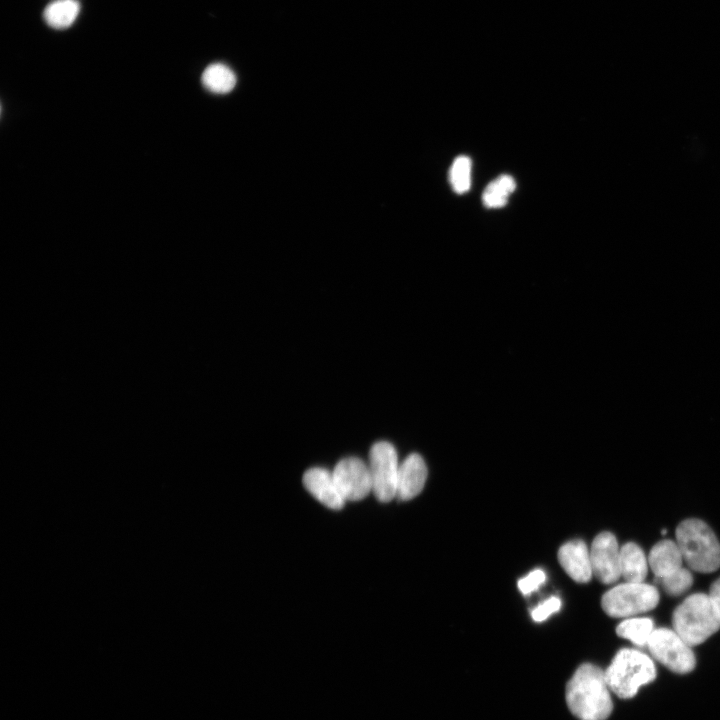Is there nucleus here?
I'll return each instance as SVG.
<instances>
[{
	"mask_svg": "<svg viewBox=\"0 0 720 720\" xmlns=\"http://www.w3.org/2000/svg\"><path fill=\"white\" fill-rule=\"evenodd\" d=\"M611 690L605 671L582 664L566 687V701L570 711L580 720H605L613 709Z\"/></svg>",
	"mask_w": 720,
	"mask_h": 720,
	"instance_id": "f257e3e1",
	"label": "nucleus"
},
{
	"mask_svg": "<svg viewBox=\"0 0 720 720\" xmlns=\"http://www.w3.org/2000/svg\"><path fill=\"white\" fill-rule=\"evenodd\" d=\"M676 543L687 565L701 573L720 567V544L711 528L699 519H686L676 529Z\"/></svg>",
	"mask_w": 720,
	"mask_h": 720,
	"instance_id": "f03ea898",
	"label": "nucleus"
},
{
	"mask_svg": "<svg viewBox=\"0 0 720 720\" xmlns=\"http://www.w3.org/2000/svg\"><path fill=\"white\" fill-rule=\"evenodd\" d=\"M672 621L674 630L692 647L720 628V613L709 594L697 593L675 609Z\"/></svg>",
	"mask_w": 720,
	"mask_h": 720,
	"instance_id": "7ed1b4c3",
	"label": "nucleus"
},
{
	"mask_svg": "<svg viewBox=\"0 0 720 720\" xmlns=\"http://www.w3.org/2000/svg\"><path fill=\"white\" fill-rule=\"evenodd\" d=\"M605 676L610 690L620 698H632L639 688L656 677L654 661L636 649H621L614 656Z\"/></svg>",
	"mask_w": 720,
	"mask_h": 720,
	"instance_id": "20e7f679",
	"label": "nucleus"
},
{
	"mask_svg": "<svg viewBox=\"0 0 720 720\" xmlns=\"http://www.w3.org/2000/svg\"><path fill=\"white\" fill-rule=\"evenodd\" d=\"M659 602L657 589L643 582L620 584L602 597V608L612 617H627L653 609Z\"/></svg>",
	"mask_w": 720,
	"mask_h": 720,
	"instance_id": "39448f33",
	"label": "nucleus"
},
{
	"mask_svg": "<svg viewBox=\"0 0 720 720\" xmlns=\"http://www.w3.org/2000/svg\"><path fill=\"white\" fill-rule=\"evenodd\" d=\"M647 647L655 660L673 672L684 674L695 667L691 646L674 629H654Z\"/></svg>",
	"mask_w": 720,
	"mask_h": 720,
	"instance_id": "423d86ee",
	"label": "nucleus"
},
{
	"mask_svg": "<svg viewBox=\"0 0 720 720\" xmlns=\"http://www.w3.org/2000/svg\"><path fill=\"white\" fill-rule=\"evenodd\" d=\"M398 456L394 446L387 441L373 444L369 454V471L372 492L383 503L396 497L399 471Z\"/></svg>",
	"mask_w": 720,
	"mask_h": 720,
	"instance_id": "0eeeda50",
	"label": "nucleus"
},
{
	"mask_svg": "<svg viewBox=\"0 0 720 720\" xmlns=\"http://www.w3.org/2000/svg\"><path fill=\"white\" fill-rule=\"evenodd\" d=\"M332 474L345 501L362 500L372 491L369 467L357 457L340 460Z\"/></svg>",
	"mask_w": 720,
	"mask_h": 720,
	"instance_id": "6e6552de",
	"label": "nucleus"
},
{
	"mask_svg": "<svg viewBox=\"0 0 720 720\" xmlns=\"http://www.w3.org/2000/svg\"><path fill=\"white\" fill-rule=\"evenodd\" d=\"M593 574L604 584L614 583L621 576L620 548L610 532L598 534L590 551Z\"/></svg>",
	"mask_w": 720,
	"mask_h": 720,
	"instance_id": "1a4fd4ad",
	"label": "nucleus"
},
{
	"mask_svg": "<svg viewBox=\"0 0 720 720\" xmlns=\"http://www.w3.org/2000/svg\"><path fill=\"white\" fill-rule=\"evenodd\" d=\"M303 484L312 496L326 507L333 510L343 508L345 499L337 487L332 472L320 467L311 468L305 472Z\"/></svg>",
	"mask_w": 720,
	"mask_h": 720,
	"instance_id": "9d476101",
	"label": "nucleus"
},
{
	"mask_svg": "<svg viewBox=\"0 0 720 720\" xmlns=\"http://www.w3.org/2000/svg\"><path fill=\"white\" fill-rule=\"evenodd\" d=\"M426 478L424 460L419 454H410L399 465L396 497L402 501L416 497L422 491Z\"/></svg>",
	"mask_w": 720,
	"mask_h": 720,
	"instance_id": "9b49d317",
	"label": "nucleus"
},
{
	"mask_svg": "<svg viewBox=\"0 0 720 720\" xmlns=\"http://www.w3.org/2000/svg\"><path fill=\"white\" fill-rule=\"evenodd\" d=\"M558 560L565 572L576 582L586 583L592 576L590 552L581 540H573L562 545Z\"/></svg>",
	"mask_w": 720,
	"mask_h": 720,
	"instance_id": "f8f14e48",
	"label": "nucleus"
},
{
	"mask_svg": "<svg viewBox=\"0 0 720 720\" xmlns=\"http://www.w3.org/2000/svg\"><path fill=\"white\" fill-rule=\"evenodd\" d=\"M683 556L676 542L662 540L650 551L648 562L657 578L664 577L682 567Z\"/></svg>",
	"mask_w": 720,
	"mask_h": 720,
	"instance_id": "ddd939ff",
	"label": "nucleus"
},
{
	"mask_svg": "<svg viewBox=\"0 0 720 720\" xmlns=\"http://www.w3.org/2000/svg\"><path fill=\"white\" fill-rule=\"evenodd\" d=\"M647 568L644 552L637 544L629 542L620 548L621 576L627 582H643Z\"/></svg>",
	"mask_w": 720,
	"mask_h": 720,
	"instance_id": "4468645a",
	"label": "nucleus"
},
{
	"mask_svg": "<svg viewBox=\"0 0 720 720\" xmlns=\"http://www.w3.org/2000/svg\"><path fill=\"white\" fill-rule=\"evenodd\" d=\"M79 12L77 0H55L46 6L43 17L50 27L65 29L74 23Z\"/></svg>",
	"mask_w": 720,
	"mask_h": 720,
	"instance_id": "2eb2a0df",
	"label": "nucleus"
},
{
	"mask_svg": "<svg viewBox=\"0 0 720 720\" xmlns=\"http://www.w3.org/2000/svg\"><path fill=\"white\" fill-rule=\"evenodd\" d=\"M201 79L206 89L217 94L229 93L237 82L234 72L222 63H213L207 66Z\"/></svg>",
	"mask_w": 720,
	"mask_h": 720,
	"instance_id": "dca6fc26",
	"label": "nucleus"
},
{
	"mask_svg": "<svg viewBox=\"0 0 720 720\" xmlns=\"http://www.w3.org/2000/svg\"><path fill=\"white\" fill-rule=\"evenodd\" d=\"M653 631V621L649 618H630L621 622L616 628L618 636L640 647L647 646Z\"/></svg>",
	"mask_w": 720,
	"mask_h": 720,
	"instance_id": "f3484780",
	"label": "nucleus"
},
{
	"mask_svg": "<svg viewBox=\"0 0 720 720\" xmlns=\"http://www.w3.org/2000/svg\"><path fill=\"white\" fill-rule=\"evenodd\" d=\"M513 177L501 175L490 182L482 194L483 204L487 208H500L506 205L508 196L515 190Z\"/></svg>",
	"mask_w": 720,
	"mask_h": 720,
	"instance_id": "a211bd4d",
	"label": "nucleus"
},
{
	"mask_svg": "<svg viewBox=\"0 0 720 720\" xmlns=\"http://www.w3.org/2000/svg\"><path fill=\"white\" fill-rule=\"evenodd\" d=\"M449 179L456 193H465L471 184V160L469 157L458 156L450 168Z\"/></svg>",
	"mask_w": 720,
	"mask_h": 720,
	"instance_id": "6ab92c4d",
	"label": "nucleus"
},
{
	"mask_svg": "<svg viewBox=\"0 0 720 720\" xmlns=\"http://www.w3.org/2000/svg\"><path fill=\"white\" fill-rule=\"evenodd\" d=\"M658 579L664 590L673 596L684 593L691 587L693 582L691 572L683 567Z\"/></svg>",
	"mask_w": 720,
	"mask_h": 720,
	"instance_id": "aec40b11",
	"label": "nucleus"
},
{
	"mask_svg": "<svg viewBox=\"0 0 720 720\" xmlns=\"http://www.w3.org/2000/svg\"><path fill=\"white\" fill-rule=\"evenodd\" d=\"M561 607V600L552 596L535 607L531 613L534 621L541 622L546 620L551 614L557 612Z\"/></svg>",
	"mask_w": 720,
	"mask_h": 720,
	"instance_id": "412c9836",
	"label": "nucleus"
},
{
	"mask_svg": "<svg viewBox=\"0 0 720 720\" xmlns=\"http://www.w3.org/2000/svg\"><path fill=\"white\" fill-rule=\"evenodd\" d=\"M546 579L544 571L537 569L518 581L520 591L528 595L538 589Z\"/></svg>",
	"mask_w": 720,
	"mask_h": 720,
	"instance_id": "4be33fe9",
	"label": "nucleus"
},
{
	"mask_svg": "<svg viewBox=\"0 0 720 720\" xmlns=\"http://www.w3.org/2000/svg\"><path fill=\"white\" fill-rule=\"evenodd\" d=\"M709 596L714 601L720 613V578L714 581L710 587Z\"/></svg>",
	"mask_w": 720,
	"mask_h": 720,
	"instance_id": "5701e85b",
	"label": "nucleus"
}]
</instances>
